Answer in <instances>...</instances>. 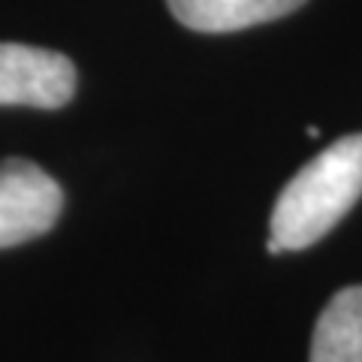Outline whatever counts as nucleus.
<instances>
[{
	"label": "nucleus",
	"mask_w": 362,
	"mask_h": 362,
	"mask_svg": "<svg viewBox=\"0 0 362 362\" xmlns=\"http://www.w3.org/2000/svg\"><path fill=\"white\" fill-rule=\"evenodd\" d=\"M311 362H362V287H344L320 311Z\"/></svg>",
	"instance_id": "nucleus-5"
},
{
	"label": "nucleus",
	"mask_w": 362,
	"mask_h": 362,
	"mask_svg": "<svg viewBox=\"0 0 362 362\" xmlns=\"http://www.w3.org/2000/svg\"><path fill=\"white\" fill-rule=\"evenodd\" d=\"M362 197V133L323 148L287 181L272 209L266 251H302L320 242Z\"/></svg>",
	"instance_id": "nucleus-1"
},
{
	"label": "nucleus",
	"mask_w": 362,
	"mask_h": 362,
	"mask_svg": "<svg viewBox=\"0 0 362 362\" xmlns=\"http://www.w3.org/2000/svg\"><path fill=\"white\" fill-rule=\"evenodd\" d=\"M76 94V66L61 52L0 42V106L61 109Z\"/></svg>",
	"instance_id": "nucleus-3"
},
{
	"label": "nucleus",
	"mask_w": 362,
	"mask_h": 362,
	"mask_svg": "<svg viewBox=\"0 0 362 362\" xmlns=\"http://www.w3.org/2000/svg\"><path fill=\"white\" fill-rule=\"evenodd\" d=\"M305 133H308V136H311V139H317V136H320V127H308V130H305Z\"/></svg>",
	"instance_id": "nucleus-6"
},
{
	"label": "nucleus",
	"mask_w": 362,
	"mask_h": 362,
	"mask_svg": "<svg viewBox=\"0 0 362 362\" xmlns=\"http://www.w3.org/2000/svg\"><path fill=\"white\" fill-rule=\"evenodd\" d=\"M64 190L37 163L0 160V247H13L49 233L61 218Z\"/></svg>",
	"instance_id": "nucleus-2"
},
{
	"label": "nucleus",
	"mask_w": 362,
	"mask_h": 362,
	"mask_svg": "<svg viewBox=\"0 0 362 362\" xmlns=\"http://www.w3.org/2000/svg\"><path fill=\"white\" fill-rule=\"evenodd\" d=\"M173 16L190 30L230 33L284 18L305 0H166Z\"/></svg>",
	"instance_id": "nucleus-4"
}]
</instances>
